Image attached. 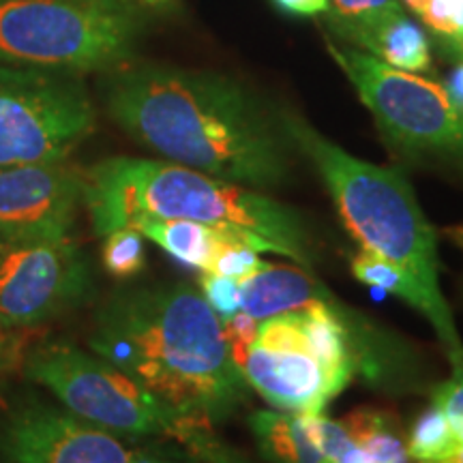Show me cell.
Wrapping results in <instances>:
<instances>
[{"mask_svg": "<svg viewBox=\"0 0 463 463\" xmlns=\"http://www.w3.org/2000/svg\"><path fill=\"white\" fill-rule=\"evenodd\" d=\"M90 286L89 258L69 234L0 239V356L17 335L75 309Z\"/></svg>", "mask_w": 463, "mask_h": 463, "instance_id": "cell-10", "label": "cell"}, {"mask_svg": "<svg viewBox=\"0 0 463 463\" xmlns=\"http://www.w3.org/2000/svg\"><path fill=\"white\" fill-rule=\"evenodd\" d=\"M344 39L399 71L422 73L431 67L430 39L405 11L356 28Z\"/></svg>", "mask_w": 463, "mask_h": 463, "instance_id": "cell-13", "label": "cell"}, {"mask_svg": "<svg viewBox=\"0 0 463 463\" xmlns=\"http://www.w3.org/2000/svg\"><path fill=\"white\" fill-rule=\"evenodd\" d=\"M95 129V108L75 73L0 65V170L65 161Z\"/></svg>", "mask_w": 463, "mask_h": 463, "instance_id": "cell-9", "label": "cell"}, {"mask_svg": "<svg viewBox=\"0 0 463 463\" xmlns=\"http://www.w3.org/2000/svg\"><path fill=\"white\" fill-rule=\"evenodd\" d=\"M395 14H403L402 0H328V11L324 17L335 33L345 37L356 28Z\"/></svg>", "mask_w": 463, "mask_h": 463, "instance_id": "cell-20", "label": "cell"}, {"mask_svg": "<svg viewBox=\"0 0 463 463\" xmlns=\"http://www.w3.org/2000/svg\"><path fill=\"white\" fill-rule=\"evenodd\" d=\"M106 106L120 129L172 164L275 189L289 176V144L245 86L213 71L142 65L109 78Z\"/></svg>", "mask_w": 463, "mask_h": 463, "instance_id": "cell-1", "label": "cell"}, {"mask_svg": "<svg viewBox=\"0 0 463 463\" xmlns=\"http://www.w3.org/2000/svg\"><path fill=\"white\" fill-rule=\"evenodd\" d=\"M127 228H136L142 236L181 264L202 270L208 269L213 256L225 241L247 234L249 230L208 225L189 219H161V217H136Z\"/></svg>", "mask_w": 463, "mask_h": 463, "instance_id": "cell-14", "label": "cell"}, {"mask_svg": "<svg viewBox=\"0 0 463 463\" xmlns=\"http://www.w3.org/2000/svg\"><path fill=\"white\" fill-rule=\"evenodd\" d=\"M260 450L273 463H331L311 436L305 416L258 410L249 416Z\"/></svg>", "mask_w": 463, "mask_h": 463, "instance_id": "cell-15", "label": "cell"}, {"mask_svg": "<svg viewBox=\"0 0 463 463\" xmlns=\"http://www.w3.org/2000/svg\"><path fill=\"white\" fill-rule=\"evenodd\" d=\"M24 372L62 403L67 412L127 438L170 439L202 463H249L204 416L183 412L144 389L125 372L71 344L34 347Z\"/></svg>", "mask_w": 463, "mask_h": 463, "instance_id": "cell-6", "label": "cell"}, {"mask_svg": "<svg viewBox=\"0 0 463 463\" xmlns=\"http://www.w3.org/2000/svg\"><path fill=\"white\" fill-rule=\"evenodd\" d=\"M386 356L384 335L326 288L322 303L260 320L234 363L249 389L275 410L317 416L356 373L384 378Z\"/></svg>", "mask_w": 463, "mask_h": 463, "instance_id": "cell-4", "label": "cell"}, {"mask_svg": "<svg viewBox=\"0 0 463 463\" xmlns=\"http://www.w3.org/2000/svg\"><path fill=\"white\" fill-rule=\"evenodd\" d=\"M200 292L222 322L241 311V281L222 275L200 273Z\"/></svg>", "mask_w": 463, "mask_h": 463, "instance_id": "cell-23", "label": "cell"}, {"mask_svg": "<svg viewBox=\"0 0 463 463\" xmlns=\"http://www.w3.org/2000/svg\"><path fill=\"white\" fill-rule=\"evenodd\" d=\"M436 37L453 52L463 56V0H402Z\"/></svg>", "mask_w": 463, "mask_h": 463, "instance_id": "cell-18", "label": "cell"}, {"mask_svg": "<svg viewBox=\"0 0 463 463\" xmlns=\"http://www.w3.org/2000/svg\"><path fill=\"white\" fill-rule=\"evenodd\" d=\"M277 116L292 148L320 174L361 249L402 266L438 309L453 314L439 288L436 232L403 172L354 157L292 109H277Z\"/></svg>", "mask_w": 463, "mask_h": 463, "instance_id": "cell-5", "label": "cell"}, {"mask_svg": "<svg viewBox=\"0 0 463 463\" xmlns=\"http://www.w3.org/2000/svg\"><path fill=\"white\" fill-rule=\"evenodd\" d=\"M447 90L455 97L457 101L463 103V56L457 58V67L450 71L447 80Z\"/></svg>", "mask_w": 463, "mask_h": 463, "instance_id": "cell-25", "label": "cell"}, {"mask_svg": "<svg viewBox=\"0 0 463 463\" xmlns=\"http://www.w3.org/2000/svg\"><path fill=\"white\" fill-rule=\"evenodd\" d=\"M305 419L316 444L331 463H372L344 420L326 419L324 414L305 416Z\"/></svg>", "mask_w": 463, "mask_h": 463, "instance_id": "cell-21", "label": "cell"}, {"mask_svg": "<svg viewBox=\"0 0 463 463\" xmlns=\"http://www.w3.org/2000/svg\"><path fill=\"white\" fill-rule=\"evenodd\" d=\"M447 234H449V239H453L455 245L463 251V225H459V228H450Z\"/></svg>", "mask_w": 463, "mask_h": 463, "instance_id": "cell-26", "label": "cell"}, {"mask_svg": "<svg viewBox=\"0 0 463 463\" xmlns=\"http://www.w3.org/2000/svg\"><path fill=\"white\" fill-rule=\"evenodd\" d=\"M92 354L183 412L230 419L249 399L223 322L189 283L116 292L97 311Z\"/></svg>", "mask_w": 463, "mask_h": 463, "instance_id": "cell-2", "label": "cell"}, {"mask_svg": "<svg viewBox=\"0 0 463 463\" xmlns=\"http://www.w3.org/2000/svg\"><path fill=\"white\" fill-rule=\"evenodd\" d=\"M82 204L99 236L127 228L136 217L189 219L249 230L281 258L314 269V241L292 206L262 191L223 181L165 159L114 157L84 172Z\"/></svg>", "mask_w": 463, "mask_h": 463, "instance_id": "cell-3", "label": "cell"}, {"mask_svg": "<svg viewBox=\"0 0 463 463\" xmlns=\"http://www.w3.org/2000/svg\"><path fill=\"white\" fill-rule=\"evenodd\" d=\"M457 444H459V433L433 402L430 408L416 416L408 439H405V449L412 461L442 459L453 453Z\"/></svg>", "mask_w": 463, "mask_h": 463, "instance_id": "cell-17", "label": "cell"}, {"mask_svg": "<svg viewBox=\"0 0 463 463\" xmlns=\"http://www.w3.org/2000/svg\"><path fill=\"white\" fill-rule=\"evenodd\" d=\"M9 463H202L170 439L140 442L50 405H26L7 422Z\"/></svg>", "mask_w": 463, "mask_h": 463, "instance_id": "cell-11", "label": "cell"}, {"mask_svg": "<svg viewBox=\"0 0 463 463\" xmlns=\"http://www.w3.org/2000/svg\"><path fill=\"white\" fill-rule=\"evenodd\" d=\"M283 14L298 17L324 15L328 11V0H273Z\"/></svg>", "mask_w": 463, "mask_h": 463, "instance_id": "cell-24", "label": "cell"}, {"mask_svg": "<svg viewBox=\"0 0 463 463\" xmlns=\"http://www.w3.org/2000/svg\"><path fill=\"white\" fill-rule=\"evenodd\" d=\"M103 269L116 279L137 277L146 266V239L136 228H118L101 236Z\"/></svg>", "mask_w": 463, "mask_h": 463, "instance_id": "cell-19", "label": "cell"}, {"mask_svg": "<svg viewBox=\"0 0 463 463\" xmlns=\"http://www.w3.org/2000/svg\"><path fill=\"white\" fill-rule=\"evenodd\" d=\"M144 26L137 0H0V65L114 69L129 61Z\"/></svg>", "mask_w": 463, "mask_h": 463, "instance_id": "cell-7", "label": "cell"}, {"mask_svg": "<svg viewBox=\"0 0 463 463\" xmlns=\"http://www.w3.org/2000/svg\"><path fill=\"white\" fill-rule=\"evenodd\" d=\"M84 198V172L65 161L0 170V239L67 236Z\"/></svg>", "mask_w": 463, "mask_h": 463, "instance_id": "cell-12", "label": "cell"}, {"mask_svg": "<svg viewBox=\"0 0 463 463\" xmlns=\"http://www.w3.org/2000/svg\"><path fill=\"white\" fill-rule=\"evenodd\" d=\"M433 403L447 414L450 425L459 433V444L453 453L433 461H416V463H463V372H453V378L439 384L433 391Z\"/></svg>", "mask_w": 463, "mask_h": 463, "instance_id": "cell-22", "label": "cell"}, {"mask_svg": "<svg viewBox=\"0 0 463 463\" xmlns=\"http://www.w3.org/2000/svg\"><path fill=\"white\" fill-rule=\"evenodd\" d=\"M326 50L392 146L463 170V103L447 86L399 71L358 48L326 42Z\"/></svg>", "mask_w": 463, "mask_h": 463, "instance_id": "cell-8", "label": "cell"}, {"mask_svg": "<svg viewBox=\"0 0 463 463\" xmlns=\"http://www.w3.org/2000/svg\"><path fill=\"white\" fill-rule=\"evenodd\" d=\"M345 427L372 463H410L405 439L391 414L373 408H358L345 419Z\"/></svg>", "mask_w": 463, "mask_h": 463, "instance_id": "cell-16", "label": "cell"}]
</instances>
